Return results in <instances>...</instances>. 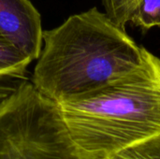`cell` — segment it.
<instances>
[{
	"instance_id": "7a4b0ae2",
	"label": "cell",
	"mask_w": 160,
	"mask_h": 159,
	"mask_svg": "<svg viewBox=\"0 0 160 159\" xmlns=\"http://www.w3.org/2000/svg\"><path fill=\"white\" fill-rule=\"evenodd\" d=\"M57 105L79 159H106L160 135V59L146 50L129 74Z\"/></svg>"
},
{
	"instance_id": "3957f363",
	"label": "cell",
	"mask_w": 160,
	"mask_h": 159,
	"mask_svg": "<svg viewBox=\"0 0 160 159\" xmlns=\"http://www.w3.org/2000/svg\"><path fill=\"white\" fill-rule=\"evenodd\" d=\"M0 159H79L57 103L29 79L0 103Z\"/></svg>"
},
{
	"instance_id": "52a82bcc",
	"label": "cell",
	"mask_w": 160,
	"mask_h": 159,
	"mask_svg": "<svg viewBox=\"0 0 160 159\" xmlns=\"http://www.w3.org/2000/svg\"><path fill=\"white\" fill-rule=\"evenodd\" d=\"M106 159H160V135L123 148Z\"/></svg>"
},
{
	"instance_id": "5b68a950",
	"label": "cell",
	"mask_w": 160,
	"mask_h": 159,
	"mask_svg": "<svg viewBox=\"0 0 160 159\" xmlns=\"http://www.w3.org/2000/svg\"><path fill=\"white\" fill-rule=\"evenodd\" d=\"M32 62L20 49L0 35V75L2 77L28 79L27 67Z\"/></svg>"
},
{
	"instance_id": "8992f818",
	"label": "cell",
	"mask_w": 160,
	"mask_h": 159,
	"mask_svg": "<svg viewBox=\"0 0 160 159\" xmlns=\"http://www.w3.org/2000/svg\"><path fill=\"white\" fill-rule=\"evenodd\" d=\"M129 22L144 30L160 27V0H133Z\"/></svg>"
},
{
	"instance_id": "6da1fadb",
	"label": "cell",
	"mask_w": 160,
	"mask_h": 159,
	"mask_svg": "<svg viewBox=\"0 0 160 159\" xmlns=\"http://www.w3.org/2000/svg\"><path fill=\"white\" fill-rule=\"evenodd\" d=\"M145 51L125 28L92 7L43 32L31 82L58 104L129 74L141 66Z\"/></svg>"
},
{
	"instance_id": "277c9868",
	"label": "cell",
	"mask_w": 160,
	"mask_h": 159,
	"mask_svg": "<svg viewBox=\"0 0 160 159\" xmlns=\"http://www.w3.org/2000/svg\"><path fill=\"white\" fill-rule=\"evenodd\" d=\"M43 32L40 14L29 0H0V35L32 61L41 52Z\"/></svg>"
},
{
	"instance_id": "30bf717a",
	"label": "cell",
	"mask_w": 160,
	"mask_h": 159,
	"mask_svg": "<svg viewBox=\"0 0 160 159\" xmlns=\"http://www.w3.org/2000/svg\"><path fill=\"white\" fill-rule=\"evenodd\" d=\"M2 78H5V77H2V76L0 75V79H2Z\"/></svg>"
},
{
	"instance_id": "ba28073f",
	"label": "cell",
	"mask_w": 160,
	"mask_h": 159,
	"mask_svg": "<svg viewBox=\"0 0 160 159\" xmlns=\"http://www.w3.org/2000/svg\"><path fill=\"white\" fill-rule=\"evenodd\" d=\"M106 14L119 26L126 28L129 22V14L133 0H102Z\"/></svg>"
},
{
	"instance_id": "9c48e42d",
	"label": "cell",
	"mask_w": 160,
	"mask_h": 159,
	"mask_svg": "<svg viewBox=\"0 0 160 159\" xmlns=\"http://www.w3.org/2000/svg\"><path fill=\"white\" fill-rule=\"evenodd\" d=\"M14 90L13 84L6 79H0V103L6 99Z\"/></svg>"
}]
</instances>
